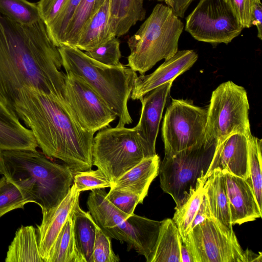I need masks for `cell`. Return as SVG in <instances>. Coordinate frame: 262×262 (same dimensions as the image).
<instances>
[{"label":"cell","mask_w":262,"mask_h":262,"mask_svg":"<svg viewBox=\"0 0 262 262\" xmlns=\"http://www.w3.org/2000/svg\"><path fill=\"white\" fill-rule=\"evenodd\" d=\"M62 66L42 19L22 25L0 13V101L10 111L15 114V100L26 85L64 100Z\"/></svg>","instance_id":"1"},{"label":"cell","mask_w":262,"mask_h":262,"mask_svg":"<svg viewBox=\"0 0 262 262\" xmlns=\"http://www.w3.org/2000/svg\"><path fill=\"white\" fill-rule=\"evenodd\" d=\"M14 111L45 155L63 161L74 174L91 169L95 133L80 125L64 101L26 85L18 91Z\"/></svg>","instance_id":"2"},{"label":"cell","mask_w":262,"mask_h":262,"mask_svg":"<svg viewBox=\"0 0 262 262\" xmlns=\"http://www.w3.org/2000/svg\"><path fill=\"white\" fill-rule=\"evenodd\" d=\"M3 175L41 211L57 206L73 184L74 173L66 164L53 162L37 150L1 151Z\"/></svg>","instance_id":"3"},{"label":"cell","mask_w":262,"mask_h":262,"mask_svg":"<svg viewBox=\"0 0 262 262\" xmlns=\"http://www.w3.org/2000/svg\"><path fill=\"white\" fill-rule=\"evenodd\" d=\"M58 50L66 72L82 77L116 114L119 118L117 127L133 122L127 102L138 77L136 72L124 65L111 67L101 63L76 47L62 46Z\"/></svg>","instance_id":"4"},{"label":"cell","mask_w":262,"mask_h":262,"mask_svg":"<svg viewBox=\"0 0 262 262\" xmlns=\"http://www.w3.org/2000/svg\"><path fill=\"white\" fill-rule=\"evenodd\" d=\"M184 24L167 5L158 4L137 31L127 40L130 51L126 65L141 75L158 62L173 56Z\"/></svg>","instance_id":"5"},{"label":"cell","mask_w":262,"mask_h":262,"mask_svg":"<svg viewBox=\"0 0 262 262\" xmlns=\"http://www.w3.org/2000/svg\"><path fill=\"white\" fill-rule=\"evenodd\" d=\"M106 194L104 189L92 190L89 193L86 204L94 221L111 239L125 242L129 249L143 255L147 261L156 245L161 221L127 214L111 203Z\"/></svg>","instance_id":"6"},{"label":"cell","mask_w":262,"mask_h":262,"mask_svg":"<svg viewBox=\"0 0 262 262\" xmlns=\"http://www.w3.org/2000/svg\"><path fill=\"white\" fill-rule=\"evenodd\" d=\"M152 156L135 127H106L94 137L93 165L112 183L142 159Z\"/></svg>","instance_id":"7"},{"label":"cell","mask_w":262,"mask_h":262,"mask_svg":"<svg viewBox=\"0 0 262 262\" xmlns=\"http://www.w3.org/2000/svg\"><path fill=\"white\" fill-rule=\"evenodd\" d=\"M249 104L245 88L231 81L221 84L212 93L207 110L204 144L217 143L235 133L251 134L249 119Z\"/></svg>","instance_id":"8"},{"label":"cell","mask_w":262,"mask_h":262,"mask_svg":"<svg viewBox=\"0 0 262 262\" xmlns=\"http://www.w3.org/2000/svg\"><path fill=\"white\" fill-rule=\"evenodd\" d=\"M215 146L203 143L165 156L160 164V187L180 205L204 177L210 164Z\"/></svg>","instance_id":"9"},{"label":"cell","mask_w":262,"mask_h":262,"mask_svg":"<svg viewBox=\"0 0 262 262\" xmlns=\"http://www.w3.org/2000/svg\"><path fill=\"white\" fill-rule=\"evenodd\" d=\"M194 262H248L233 228L212 215L194 227L183 241Z\"/></svg>","instance_id":"10"},{"label":"cell","mask_w":262,"mask_h":262,"mask_svg":"<svg viewBox=\"0 0 262 262\" xmlns=\"http://www.w3.org/2000/svg\"><path fill=\"white\" fill-rule=\"evenodd\" d=\"M207 110L183 99H172L162 127L165 156H172L204 142Z\"/></svg>","instance_id":"11"},{"label":"cell","mask_w":262,"mask_h":262,"mask_svg":"<svg viewBox=\"0 0 262 262\" xmlns=\"http://www.w3.org/2000/svg\"><path fill=\"white\" fill-rule=\"evenodd\" d=\"M243 29L224 0H200L185 27L195 39L210 43L228 44Z\"/></svg>","instance_id":"12"},{"label":"cell","mask_w":262,"mask_h":262,"mask_svg":"<svg viewBox=\"0 0 262 262\" xmlns=\"http://www.w3.org/2000/svg\"><path fill=\"white\" fill-rule=\"evenodd\" d=\"M63 99L80 125L95 133L117 118L99 95L80 76L65 74Z\"/></svg>","instance_id":"13"},{"label":"cell","mask_w":262,"mask_h":262,"mask_svg":"<svg viewBox=\"0 0 262 262\" xmlns=\"http://www.w3.org/2000/svg\"><path fill=\"white\" fill-rule=\"evenodd\" d=\"M215 169L248 178V145L246 135L233 134L217 143L204 177L205 181Z\"/></svg>","instance_id":"14"},{"label":"cell","mask_w":262,"mask_h":262,"mask_svg":"<svg viewBox=\"0 0 262 262\" xmlns=\"http://www.w3.org/2000/svg\"><path fill=\"white\" fill-rule=\"evenodd\" d=\"M80 194L73 183L59 204L48 210L41 211L42 221L37 225L36 231L39 250L44 262H47L58 234L79 203Z\"/></svg>","instance_id":"15"},{"label":"cell","mask_w":262,"mask_h":262,"mask_svg":"<svg viewBox=\"0 0 262 262\" xmlns=\"http://www.w3.org/2000/svg\"><path fill=\"white\" fill-rule=\"evenodd\" d=\"M198 58V54L192 50L178 51L152 73L138 76L130 97L134 100H140L155 88L170 81H173L189 69Z\"/></svg>","instance_id":"16"},{"label":"cell","mask_w":262,"mask_h":262,"mask_svg":"<svg viewBox=\"0 0 262 262\" xmlns=\"http://www.w3.org/2000/svg\"><path fill=\"white\" fill-rule=\"evenodd\" d=\"M229 202L232 226L254 221L262 215L248 179L222 171Z\"/></svg>","instance_id":"17"},{"label":"cell","mask_w":262,"mask_h":262,"mask_svg":"<svg viewBox=\"0 0 262 262\" xmlns=\"http://www.w3.org/2000/svg\"><path fill=\"white\" fill-rule=\"evenodd\" d=\"M173 81L167 82L149 92L140 99L142 108L135 126L152 156L156 155V142L160 121Z\"/></svg>","instance_id":"18"},{"label":"cell","mask_w":262,"mask_h":262,"mask_svg":"<svg viewBox=\"0 0 262 262\" xmlns=\"http://www.w3.org/2000/svg\"><path fill=\"white\" fill-rule=\"evenodd\" d=\"M37 147L31 130L23 125L16 114L0 101V150H37Z\"/></svg>","instance_id":"19"},{"label":"cell","mask_w":262,"mask_h":262,"mask_svg":"<svg viewBox=\"0 0 262 262\" xmlns=\"http://www.w3.org/2000/svg\"><path fill=\"white\" fill-rule=\"evenodd\" d=\"M160 161L157 154L144 158L119 177L110 188L130 191L144 200L151 182L159 174Z\"/></svg>","instance_id":"20"},{"label":"cell","mask_w":262,"mask_h":262,"mask_svg":"<svg viewBox=\"0 0 262 262\" xmlns=\"http://www.w3.org/2000/svg\"><path fill=\"white\" fill-rule=\"evenodd\" d=\"M114 37L110 25V0H105L85 23L75 47L88 51Z\"/></svg>","instance_id":"21"},{"label":"cell","mask_w":262,"mask_h":262,"mask_svg":"<svg viewBox=\"0 0 262 262\" xmlns=\"http://www.w3.org/2000/svg\"><path fill=\"white\" fill-rule=\"evenodd\" d=\"M144 0H110V25L116 37L128 33L139 21L145 19Z\"/></svg>","instance_id":"22"},{"label":"cell","mask_w":262,"mask_h":262,"mask_svg":"<svg viewBox=\"0 0 262 262\" xmlns=\"http://www.w3.org/2000/svg\"><path fill=\"white\" fill-rule=\"evenodd\" d=\"M181 239L172 219L162 221L156 245L147 262H181Z\"/></svg>","instance_id":"23"},{"label":"cell","mask_w":262,"mask_h":262,"mask_svg":"<svg viewBox=\"0 0 262 262\" xmlns=\"http://www.w3.org/2000/svg\"><path fill=\"white\" fill-rule=\"evenodd\" d=\"M204 188L211 215L227 227L232 228L223 172L214 170L206 179Z\"/></svg>","instance_id":"24"},{"label":"cell","mask_w":262,"mask_h":262,"mask_svg":"<svg viewBox=\"0 0 262 262\" xmlns=\"http://www.w3.org/2000/svg\"><path fill=\"white\" fill-rule=\"evenodd\" d=\"M6 262H44L38 247L36 229L33 226H21L15 232L8 247Z\"/></svg>","instance_id":"25"},{"label":"cell","mask_w":262,"mask_h":262,"mask_svg":"<svg viewBox=\"0 0 262 262\" xmlns=\"http://www.w3.org/2000/svg\"><path fill=\"white\" fill-rule=\"evenodd\" d=\"M73 214L69 216L58 234L47 262H86L75 238Z\"/></svg>","instance_id":"26"},{"label":"cell","mask_w":262,"mask_h":262,"mask_svg":"<svg viewBox=\"0 0 262 262\" xmlns=\"http://www.w3.org/2000/svg\"><path fill=\"white\" fill-rule=\"evenodd\" d=\"M75 238L79 250L86 262H93V253L95 238V221L89 212L83 210L79 203L73 214Z\"/></svg>","instance_id":"27"},{"label":"cell","mask_w":262,"mask_h":262,"mask_svg":"<svg viewBox=\"0 0 262 262\" xmlns=\"http://www.w3.org/2000/svg\"><path fill=\"white\" fill-rule=\"evenodd\" d=\"M204 183L205 182L201 179L188 197L175 207L172 220L177 226L183 241L189 232L191 224L203 201L205 193Z\"/></svg>","instance_id":"28"},{"label":"cell","mask_w":262,"mask_h":262,"mask_svg":"<svg viewBox=\"0 0 262 262\" xmlns=\"http://www.w3.org/2000/svg\"><path fill=\"white\" fill-rule=\"evenodd\" d=\"M0 13L22 25H31L41 19L37 3L27 0H0Z\"/></svg>","instance_id":"29"},{"label":"cell","mask_w":262,"mask_h":262,"mask_svg":"<svg viewBox=\"0 0 262 262\" xmlns=\"http://www.w3.org/2000/svg\"><path fill=\"white\" fill-rule=\"evenodd\" d=\"M249 177L259 208L262 211V140L252 134L247 136Z\"/></svg>","instance_id":"30"},{"label":"cell","mask_w":262,"mask_h":262,"mask_svg":"<svg viewBox=\"0 0 262 262\" xmlns=\"http://www.w3.org/2000/svg\"><path fill=\"white\" fill-rule=\"evenodd\" d=\"M28 203L23 192L3 175L0 179V218L12 210L24 209Z\"/></svg>","instance_id":"31"},{"label":"cell","mask_w":262,"mask_h":262,"mask_svg":"<svg viewBox=\"0 0 262 262\" xmlns=\"http://www.w3.org/2000/svg\"><path fill=\"white\" fill-rule=\"evenodd\" d=\"M95 1H81L66 30L62 46L75 47L80 32L93 14Z\"/></svg>","instance_id":"32"},{"label":"cell","mask_w":262,"mask_h":262,"mask_svg":"<svg viewBox=\"0 0 262 262\" xmlns=\"http://www.w3.org/2000/svg\"><path fill=\"white\" fill-rule=\"evenodd\" d=\"M81 0H68L55 19L46 26L49 35L58 48L62 46L66 30Z\"/></svg>","instance_id":"33"},{"label":"cell","mask_w":262,"mask_h":262,"mask_svg":"<svg viewBox=\"0 0 262 262\" xmlns=\"http://www.w3.org/2000/svg\"><path fill=\"white\" fill-rule=\"evenodd\" d=\"M120 42L117 37H114L104 43L84 53L90 58L111 67H122L119 60L121 57L120 50Z\"/></svg>","instance_id":"34"},{"label":"cell","mask_w":262,"mask_h":262,"mask_svg":"<svg viewBox=\"0 0 262 262\" xmlns=\"http://www.w3.org/2000/svg\"><path fill=\"white\" fill-rule=\"evenodd\" d=\"M73 183L77 191L92 190L111 187L112 182L99 169L78 172L74 174Z\"/></svg>","instance_id":"35"},{"label":"cell","mask_w":262,"mask_h":262,"mask_svg":"<svg viewBox=\"0 0 262 262\" xmlns=\"http://www.w3.org/2000/svg\"><path fill=\"white\" fill-rule=\"evenodd\" d=\"M95 238L93 248V262H118L119 257L112 248L111 238L95 222Z\"/></svg>","instance_id":"36"},{"label":"cell","mask_w":262,"mask_h":262,"mask_svg":"<svg viewBox=\"0 0 262 262\" xmlns=\"http://www.w3.org/2000/svg\"><path fill=\"white\" fill-rule=\"evenodd\" d=\"M106 198L119 210L129 215L133 214L137 205L143 202L139 195L133 192L112 188L106 193Z\"/></svg>","instance_id":"37"},{"label":"cell","mask_w":262,"mask_h":262,"mask_svg":"<svg viewBox=\"0 0 262 262\" xmlns=\"http://www.w3.org/2000/svg\"><path fill=\"white\" fill-rule=\"evenodd\" d=\"M229 5L239 23L244 28L252 27L251 6L252 0H224Z\"/></svg>","instance_id":"38"},{"label":"cell","mask_w":262,"mask_h":262,"mask_svg":"<svg viewBox=\"0 0 262 262\" xmlns=\"http://www.w3.org/2000/svg\"><path fill=\"white\" fill-rule=\"evenodd\" d=\"M68 0H39L37 3L41 19L46 26L57 16Z\"/></svg>","instance_id":"39"},{"label":"cell","mask_w":262,"mask_h":262,"mask_svg":"<svg viewBox=\"0 0 262 262\" xmlns=\"http://www.w3.org/2000/svg\"><path fill=\"white\" fill-rule=\"evenodd\" d=\"M251 25L255 26L257 37L262 39V5L260 0H252L251 6Z\"/></svg>","instance_id":"40"},{"label":"cell","mask_w":262,"mask_h":262,"mask_svg":"<svg viewBox=\"0 0 262 262\" xmlns=\"http://www.w3.org/2000/svg\"><path fill=\"white\" fill-rule=\"evenodd\" d=\"M151 1V0H149ZM164 2L179 17L183 18L186 11L194 0H155Z\"/></svg>","instance_id":"41"},{"label":"cell","mask_w":262,"mask_h":262,"mask_svg":"<svg viewBox=\"0 0 262 262\" xmlns=\"http://www.w3.org/2000/svg\"><path fill=\"white\" fill-rule=\"evenodd\" d=\"M211 216L208 200L205 192L202 203L190 226V231L196 225Z\"/></svg>","instance_id":"42"},{"label":"cell","mask_w":262,"mask_h":262,"mask_svg":"<svg viewBox=\"0 0 262 262\" xmlns=\"http://www.w3.org/2000/svg\"><path fill=\"white\" fill-rule=\"evenodd\" d=\"M180 254L181 262H194L189 250L182 238L181 239L180 244Z\"/></svg>","instance_id":"43"},{"label":"cell","mask_w":262,"mask_h":262,"mask_svg":"<svg viewBox=\"0 0 262 262\" xmlns=\"http://www.w3.org/2000/svg\"><path fill=\"white\" fill-rule=\"evenodd\" d=\"M247 256L248 262H261L262 261V254L260 252L259 254H256L251 250H247Z\"/></svg>","instance_id":"44"},{"label":"cell","mask_w":262,"mask_h":262,"mask_svg":"<svg viewBox=\"0 0 262 262\" xmlns=\"http://www.w3.org/2000/svg\"><path fill=\"white\" fill-rule=\"evenodd\" d=\"M105 0H95L93 14L103 4Z\"/></svg>","instance_id":"45"},{"label":"cell","mask_w":262,"mask_h":262,"mask_svg":"<svg viewBox=\"0 0 262 262\" xmlns=\"http://www.w3.org/2000/svg\"><path fill=\"white\" fill-rule=\"evenodd\" d=\"M0 174H3V169H2V166L1 150H0Z\"/></svg>","instance_id":"46"}]
</instances>
